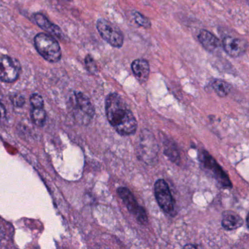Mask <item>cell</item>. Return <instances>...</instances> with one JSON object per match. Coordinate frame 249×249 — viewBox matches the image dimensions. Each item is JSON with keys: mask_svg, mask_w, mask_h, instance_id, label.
<instances>
[{"mask_svg": "<svg viewBox=\"0 0 249 249\" xmlns=\"http://www.w3.org/2000/svg\"><path fill=\"white\" fill-rule=\"evenodd\" d=\"M132 70L137 80L141 84L148 81L150 74V65L145 59H135L132 63Z\"/></svg>", "mask_w": 249, "mask_h": 249, "instance_id": "cell-11", "label": "cell"}, {"mask_svg": "<svg viewBox=\"0 0 249 249\" xmlns=\"http://www.w3.org/2000/svg\"><path fill=\"white\" fill-rule=\"evenodd\" d=\"M117 192L128 211L136 218L137 221L142 225L148 224V216L145 209L138 203L130 190L126 187H120L118 189Z\"/></svg>", "mask_w": 249, "mask_h": 249, "instance_id": "cell-6", "label": "cell"}, {"mask_svg": "<svg viewBox=\"0 0 249 249\" xmlns=\"http://www.w3.org/2000/svg\"><path fill=\"white\" fill-rule=\"evenodd\" d=\"M154 194L160 208L168 215L174 213V200L167 182L159 179L154 185Z\"/></svg>", "mask_w": 249, "mask_h": 249, "instance_id": "cell-7", "label": "cell"}, {"mask_svg": "<svg viewBox=\"0 0 249 249\" xmlns=\"http://www.w3.org/2000/svg\"><path fill=\"white\" fill-rule=\"evenodd\" d=\"M222 46L226 53L233 58L243 56L248 49V43L246 40L230 36L223 39Z\"/></svg>", "mask_w": 249, "mask_h": 249, "instance_id": "cell-9", "label": "cell"}, {"mask_svg": "<svg viewBox=\"0 0 249 249\" xmlns=\"http://www.w3.org/2000/svg\"><path fill=\"white\" fill-rule=\"evenodd\" d=\"M212 87L217 95L220 97H226L231 91V86L221 79H215L212 83Z\"/></svg>", "mask_w": 249, "mask_h": 249, "instance_id": "cell-14", "label": "cell"}, {"mask_svg": "<svg viewBox=\"0 0 249 249\" xmlns=\"http://www.w3.org/2000/svg\"><path fill=\"white\" fill-rule=\"evenodd\" d=\"M35 46L40 56L48 62H57L62 57L60 46L52 36L39 33L35 37Z\"/></svg>", "mask_w": 249, "mask_h": 249, "instance_id": "cell-3", "label": "cell"}, {"mask_svg": "<svg viewBox=\"0 0 249 249\" xmlns=\"http://www.w3.org/2000/svg\"><path fill=\"white\" fill-rule=\"evenodd\" d=\"M184 248H196V246H191V245H188V246H185Z\"/></svg>", "mask_w": 249, "mask_h": 249, "instance_id": "cell-22", "label": "cell"}, {"mask_svg": "<svg viewBox=\"0 0 249 249\" xmlns=\"http://www.w3.org/2000/svg\"><path fill=\"white\" fill-rule=\"evenodd\" d=\"M19 68L7 55L0 53V80L5 83L15 82L19 76Z\"/></svg>", "mask_w": 249, "mask_h": 249, "instance_id": "cell-8", "label": "cell"}, {"mask_svg": "<svg viewBox=\"0 0 249 249\" xmlns=\"http://www.w3.org/2000/svg\"><path fill=\"white\" fill-rule=\"evenodd\" d=\"M34 18L37 25L45 31L49 33V34L52 35V36L60 39V40H62L65 37L61 29L56 24L51 22L43 14H36L34 16Z\"/></svg>", "mask_w": 249, "mask_h": 249, "instance_id": "cell-10", "label": "cell"}, {"mask_svg": "<svg viewBox=\"0 0 249 249\" xmlns=\"http://www.w3.org/2000/svg\"><path fill=\"white\" fill-rule=\"evenodd\" d=\"M71 112L80 124L87 125L94 116V108L89 99L81 92L75 91L70 97Z\"/></svg>", "mask_w": 249, "mask_h": 249, "instance_id": "cell-2", "label": "cell"}, {"mask_svg": "<svg viewBox=\"0 0 249 249\" xmlns=\"http://www.w3.org/2000/svg\"><path fill=\"white\" fill-rule=\"evenodd\" d=\"M106 112L107 120L118 133L123 136L133 135L138 128V122L122 96L112 93L106 100Z\"/></svg>", "mask_w": 249, "mask_h": 249, "instance_id": "cell-1", "label": "cell"}, {"mask_svg": "<svg viewBox=\"0 0 249 249\" xmlns=\"http://www.w3.org/2000/svg\"><path fill=\"white\" fill-rule=\"evenodd\" d=\"M46 111L43 107L40 108H33L31 113V119L35 124L38 126H43L46 122Z\"/></svg>", "mask_w": 249, "mask_h": 249, "instance_id": "cell-15", "label": "cell"}, {"mask_svg": "<svg viewBox=\"0 0 249 249\" xmlns=\"http://www.w3.org/2000/svg\"><path fill=\"white\" fill-rule=\"evenodd\" d=\"M164 153H165L167 157H168L170 160H171L173 162H176V161H178V151L176 145H174V144L170 143V142L167 141L164 144Z\"/></svg>", "mask_w": 249, "mask_h": 249, "instance_id": "cell-16", "label": "cell"}, {"mask_svg": "<svg viewBox=\"0 0 249 249\" xmlns=\"http://www.w3.org/2000/svg\"><path fill=\"white\" fill-rule=\"evenodd\" d=\"M30 103L33 108H40L44 107V101L43 97L38 94H32L30 97Z\"/></svg>", "mask_w": 249, "mask_h": 249, "instance_id": "cell-18", "label": "cell"}, {"mask_svg": "<svg viewBox=\"0 0 249 249\" xmlns=\"http://www.w3.org/2000/svg\"><path fill=\"white\" fill-rule=\"evenodd\" d=\"M6 116V110L2 103H0V122Z\"/></svg>", "mask_w": 249, "mask_h": 249, "instance_id": "cell-21", "label": "cell"}, {"mask_svg": "<svg viewBox=\"0 0 249 249\" xmlns=\"http://www.w3.org/2000/svg\"><path fill=\"white\" fill-rule=\"evenodd\" d=\"M132 16H133L134 20H135V22H136L138 25L145 29L151 28V21H150V20L148 19V18L142 15L141 13L135 11V12L132 14Z\"/></svg>", "mask_w": 249, "mask_h": 249, "instance_id": "cell-17", "label": "cell"}, {"mask_svg": "<svg viewBox=\"0 0 249 249\" xmlns=\"http://www.w3.org/2000/svg\"><path fill=\"white\" fill-rule=\"evenodd\" d=\"M199 159L204 168L208 170L212 174L213 177L218 180V183H221V186L229 188L232 186L227 173L208 152L203 150L201 151L199 154Z\"/></svg>", "mask_w": 249, "mask_h": 249, "instance_id": "cell-5", "label": "cell"}, {"mask_svg": "<svg viewBox=\"0 0 249 249\" xmlns=\"http://www.w3.org/2000/svg\"><path fill=\"white\" fill-rule=\"evenodd\" d=\"M221 224L225 230L231 231L241 227L243 224V219L237 213L226 211L222 214Z\"/></svg>", "mask_w": 249, "mask_h": 249, "instance_id": "cell-12", "label": "cell"}, {"mask_svg": "<svg viewBox=\"0 0 249 249\" xmlns=\"http://www.w3.org/2000/svg\"><path fill=\"white\" fill-rule=\"evenodd\" d=\"M85 64L89 72L92 74H95L97 72V66L92 56L87 55L85 59Z\"/></svg>", "mask_w": 249, "mask_h": 249, "instance_id": "cell-19", "label": "cell"}, {"mask_svg": "<svg viewBox=\"0 0 249 249\" xmlns=\"http://www.w3.org/2000/svg\"><path fill=\"white\" fill-rule=\"evenodd\" d=\"M13 103L17 107H22L25 104V99L21 94H17L12 99Z\"/></svg>", "mask_w": 249, "mask_h": 249, "instance_id": "cell-20", "label": "cell"}, {"mask_svg": "<svg viewBox=\"0 0 249 249\" xmlns=\"http://www.w3.org/2000/svg\"><path fill=\"white\" fill-rule=\"evenodd\" d=\"M97 29L102 38L112 47L120 49L123 46L124 37L117 26L104 18H100L97 21Z\"/></svg>", "mask_w": 249, "mask_h": 249, "instance_id": "cell-4", "label": "cell"}, {"mask_svg": "<svg viewBox=\"0 0 249 249\" xmlns=\"http://www.w3.org/2000/svg\"><path fill=\"white\" fill-rule=\"evenodd\" d=\"M198 40L201 45L210 52H215L221 46L219 40L207 30H202L199 33Z\"/></svg>", "mask_w": 249, "mask_h": 249, "instance_id": "cell-13", "label": "cell"}]
</instances>
